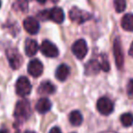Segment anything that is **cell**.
<instances>
[{"instance_id": "6da1fadb", "label": "cell", "mask_w": 133, "mask_h": 133, "mask_svg": "<svg viewBox=\"0 0 133 133\" xmlns=\"http://www.w3.org/2000/svg\"><path fill=\"white\" fill-rule=\"evenodd\" d=\"M30 114H31V108L29 102L26 99L19 100L16 105L15 112H14L17 121L18 123H23L29 118Z\"/></svg>"}, {"instance_id": "7a4b0ae2", "label": "cell", "mask_w": 133, "mask_h": 133, "mask_svg": "<svg viewBox=\"0 0 133 133\" xmlns=\"http://www.w3.org/2000/svg\"><path fill=\"white\" fill-rule=\"evenodd\" d=\"M6 57L12 69H18L23 63V57L17 48H10L6 52Z\"/></svg>"}, {"instance_id": "3957f363", "label": "cell", "mask_w": 133, "mask_h": 133, "mask_svg": "<svg viewBox=\"0 0 133 133\" xmlns=\"http://www.w3.org/2000/svg\"><path fill=\"white\" fill-rule=\"evenodd\" d=\"M32 86L26 77H20L16 83V92L20 97H26L30 94Z\"/></svg>"}, {"instance_id": "277c9868", "label": "cell", "mask_w": 133, "mask_h": 133, "mask_svg": "<svg viewBox=\"0 0 133 133\" xmlns=\"http://www.w3.org/2000/svg\"><path fill=\"white\" fill-rule=\"evenodd\" d=\"M69 18L73 21L76 22L78 24H83L84 22L89 20L92 17L91 14H89V12L81 10L78 8H72L69 10Z\"/></svg>"}, {"instance_id": "5b68a950", "label": "cell", "mask_w": 133, "mask_h": 133, "mask_svg": "<svg viewBox=\"0 0 133 133\" xmlns=\"http://www.w3.org/2000/svg\"><path fill=\"white\" fill-rule=\"evenodd\" d=\"M97 109L100 114L104 116L111 114L114 110V104L107 97H102L97 102Z\"/></svg>"}, {"instance_id": "8992f818", "label": "cell", "mask_w": 133, "mask_h": 133, "mask_svg": "<svg viewBox=\"0 0 133 133\" xmlns=\"http://www.w3.org/2000/svg\"><path fill=\"white\" fill-rule=\"evenodd\" d=\"M72 52L78 59H83L88 54V46L84 39H78L72 45Z\"/></svg>"}, {"instance_id": "52a82bcc", "label": "cell", "mask_w": 133, "mask_h": 133, "mask_svg": "<svg viewBox=\"0 0 133 133\" xmlns=\"http://www.w3.org/2000/svg\"><path fill=\"white\" fill-rule=\"evenodd\" d=\"M41 53L48 57H56L58 56L57 48L49 40H44L40 46Z\"/></svg>"}, {"instance_id": "ba28073f", "label": "cell", "mask_w": 133, "mask_h": 133, "mask_svg": "<svg viewBox=\"0 0 133 133\" xmlns=\"http://www.w3.org/2000/svg\"><path fill=\"white\" fill-rule=\"evenodd\" d=\"M113 53H114L115 62L118 66V69H122L124 64V56L123 51H122L121 44L120 40L118 38H116L113 43Z\"/></svg>"}, {"instance_id": "9c48e42d", "label": "cell", "mask_w": 133, "mask_h": 133, "mask_svg": "<svg viewBox=\"0 0 133 133\" xmlns=\"http://www.w3.org/2000/svg\"><path fill=\"white\" fill-rule=\"evenodd\" d=\"M43 70H44V66L38 59H33L28 63V72L34 78H38L42 75Z\"/></svg>"}, {"instance_id": "30bf717a", "label": "cell", "mask_w": 133, "mask_h": 133, "mask_svg": "<svg viewBox=\"0 0 133 133\" xmlns=\"http://www.w3.org/2000/svg\"><path fill=\"white\" fill-rule=\"evenodd\" d=\"M23 26H24L25 30L30 35H35L39 30V23L37 22V19L32 17H26L24 20Z\"/></svg>"}, {"instance_id": "8fae6325", "label": "cell", "mask_w": 133, "mask_h": 133, "mask_svg": "<svg viewBox=\"0 0 133 133\" xmlns=\"http://www.w3.org/2000/svg\"><path fill=\"white\" fill-rule=\"evenodd\" d=\"M48 19H51L57 24H61L65 19V14L60 8H54L48 10Z\"/></svg>"}, {"instance_id": "7c38bea8", "label": "cell", "mask_w": 133, "mask_h": 133, "mask_svg": "<svg viewBox=\"0 0 133 133\" xmlns=\"http://www.w3.org/2000/svg\"><path fill=\"white\" fill-rule=\"evenodd\" d=\"M52 107V104L50 100L46 98H41L38 99V101L36 104V109L40 114H45L48 112Z\"/></svg>"}, {"instance_id": "4fadbf2b", "label": "cell", "mask_w": 133, "mask_h": 133, "mask_svg": "<svg viewBox=\"0 0 133 133\" xmlns=\"http://www.w3.org/2000/svg\"><path fill=\"white\" fill-rule=\"evenodd\" d=\"M38 45L37 42L34 39H26L25 43V52L28 57H33L37 53Z\"/></svg>"}, {"instance_id": "5bb4252c", "label": "cell", "mask_w": 133, "mask_h": 133, "mask_svg": "<svg viewBox=\"0 0 133 133\" xmlns=\"http://www.w3.org/2000/svg\"><path fill=\"white\" fill-rule=\"evenodd\" d=\"M38 93L42 96L44 95H51L53 93H55L56 91V87L48 80L43 81L42 83L39 85L38 89H37Z\"/></svg>"}, {"instance_id": "9a60e30c", "label": "cell", "mask_w": 133, "mask_h": 133, "mask_svg": "<svg viewBox=\"0 0 133 133\" xmlns=\"http://www.w3.org/2000/svg\"><path fill=\"white\" fill-rule=\"evenodd\" d=\"M69 73H70V70H69V66L65 64H61L59 66H57V70H56V78L59 81H65L69 78Z\"/></svg>"}, {"instance_id": "2e32d148", "label": "cell", "mask_w": 133, "mask_h": 133, "mask_svg": "<svg viewBox=\"0 0 133 133\" xmlns=\"http://www.w3.org/2000/svg\"><path fill=\"white\" fill-rule=\"evenodd\" d=\"M100 65L98 60H90L86 65V75H95L100 70Z\"/></svg>"}, {"instance_id": "e0dca14e", "label": "cell", "mask_w": 133, "mask_h": 133, "mask_svg": "<svg viewBox=\"0 0 133 133\" xmlns=\"http://www.w3.org/2000/svg\"><path fill=\"white\" fill-rule=\"evenodd\" d=\"M121 26L126 31H133V14H126L122 17Z\"/></svg>"}, {"instance_id": "ac0fdd59", "label": "cell", "mask_w": 133, "mask_h": 133, "mask_svg": "<svg viewBox=\"0 0 133 133\" xmlns=\"http://www.w3.org/2000/svg\"><path fill=\"white\" fill-rule=\"evenodd\" d=\"M69 122L73 126H80L83 122L82 114L78 110H74L69 114Z\"/></svg>"}, {"instance_id": "d6986e66", "label": "cell", "mask_w": 133, "mask_h": 133, "mask_svg": "<svg viewBox=\"0 0 133 133\" xmlns=\"http://www.w3.org/2000/svg\"><path fill=\"white\" fill-rule=\"evenodd\" d=\"M120 122L124 127H130L133 124V115L131 113H124L120 116Z\"/></svg>"}, {"instance_id": "ffe728a7", "label": "cell", "mask_w": 133, "mask_h": 133, "mask_svg": "<svg viewBox=\"0 0 133 133\" xmlns=\"http://www.w3.org/2000/svg\"><path fill=\"white\" fill-rule=\"evenodd\" d=\"M127 4H126V0H114V8L116 12L121 13L125 10Z\"/></svg>"}, {"instance_id": "44dd1931", "label": "cell", "mask_w": 133, "mask_h": 133, "mask_svg": "<svg viewBox=\"0 0 133 133\" xmlns=\"http://www.w3.org/2000/svg\"><path fill=\"white\" fill-rule=\"evenodd\" d=\"M13 8L17 10L26 11L28 8V0H17L13 5Z\"/></svg>"}, {"instance_id": "7402d4cb", "label": "cell", "mask_w": 133, "mask_h": 133, "mask_svg": "<svg viewBox=\"0 0 133 133\" xmlns=\"http://www.w3.org/2000/svg\"><path fill=\"white\" fill-rule=\"evenodd\" d=\"M98 62L100 65V69L104 71H109V63L108 61L107 57L105 55H100L99 59H98Z\"/></svg>"}, {"instance_id": "603a6c76", "label": "cell", "mask_w": 133, "mask_h": 133, "mask_svg": "<svg viewBox=\"0 0 133 133\" xmlns=\"http://www.w3.org/2000/svg\"><path fill=\"white\" fill-rule=\"evenodd\" d=\"M127 93L129 97L133 98V79H130L127 86Z\"/></svg>"}, {"instance_id": "cb8c5ba5", "label": "cell", "mask_w": 133, "mask_h": 133, "mask_svg": "<svg viewBox=\"0 0 133 133\" xmlns=\"http://www.w3.org/2000/svg\"><path fill=\"white\" fill-rule=\"evenodd\" d=\"M49 133H62V132H61V129L58 127H53L50 129Z\"/></svg>"}, {"instance_id": "d4e9b609", "label": "cell", "mask_w": 133, "mask_h": 133, "mask_svg": "<svg viewBox=\"0 0 133 133\" xmlns=\"http://www.w3.org/2000/svg\"><path fill=\"white\" fill-rule=\"evenodd\" d=\"M129 56H131V57H133V42L131 43V46H130V48H129Z\"/></svg>"}, {"instance_id": "484cf974", "label": "cell", "mask_w": 133, "mask_h": 133, "mask_svg": "<svg viewBox=\"0 0 133 133\" xmlns=\"http://www.w3.org/2000/svg\"><path fill=\"white\" fill-rule=\"evenodd\" d=\"M37 1L39 3V4H45V3H46V0H37Z\"/></svg>"}, {"instance_id": "4316f807", "label": "cell", "mask_w": 133, "mask_h": 133, "mask_svg": "<svg viewBox=\"0 0 133 133\" xmlns=\"http://www.w3.org/2000/svg\"><path fill=\"white\" fill-rule=\"evenodd\" d=\"M0 133H8L6 129H0Z\"/></svg>"}, {"instance_id": "83f0119b", "label": "cell", "mask_w": 133, "mask_h": 133, "mask_svg": "<svg viewBox=\"0 0 133 133\" xmlns=\"http://www.w3.org/2000/svg\"><path fill=\"white\" fill-rule=\"evenodd\" d=\"M25 133H36V132H34V131H26Z\"/></svg>"}, {"instance_id": "f1b7e54d", "label": "cell", "mask_w": 133, "mask_h": 133, "mask_svg": "<svg viewBox=\"0 0 133 133\" xmlns=\"http://www.w3.org/2000/svg\"><path fill=\"white\" fill-rule=\"evenodd\" d=\"M51 1H52V2H53V3H56V2H57V0H51Z\"/></svg>"}, {"instance_id": "f546056e", "label": "cell", "mask_w": 133, "mask_h": 133, "mask_svg": "<svg viewBox=\"0 0 133 133\" xmlns=\"http://www.w3.org/2000/svg\"><path fill=\"white\" fill-rule=\"evenodd\" d=\"M0 8H1V0H0Z\"/></svg>"}, {"instance_id": "4dcf8cb0", "label": "cell", "mask_w": 133, "mask_h": 133, "mask_svg": "<svg viewBox=\"0 0 133 133\" xmlns=\"http://www.w3.org/2000/svg\"><path fill=\"white\" fill-rule=\"evenodd\" d=\"M106 133H114V132H106Z\"/></svg>"}]
</instances>
